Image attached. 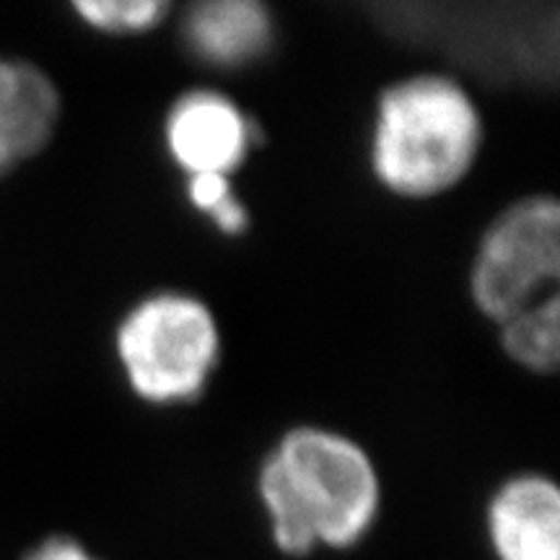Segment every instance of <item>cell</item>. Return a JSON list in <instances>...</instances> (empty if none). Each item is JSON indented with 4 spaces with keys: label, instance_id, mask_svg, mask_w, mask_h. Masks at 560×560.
Segmentation results:
<instances>
[{
    "label": "cell",
    "instance_id": "1",
    "mask_svg": "<svg viewBox=\"0 0 560 560\" xmlns=\"http://www.w3.org/2000/svg\"><path fill=\"white\" fill-rule=\"evenodd\" d=\"M257 495L276 548L289 558L350 550L382 511V480L359 441L322 425H296L265 454Z\"/></svg>",
    "mask_w": 560,
    "mask_h": 560
},
{
    "label": "cell",
    "instance_id": "2",
    "mask_svg": "<svg viewBox=\"0 0 560 560\" xmlns=\"http://www.w3.org/2000/svg\"><path fill=\"white\" fill-rule=\"evenodd\" d=\"M480 149V109L454 75L416 73L380 94L371 172L397 198L429 200L454 190Z\"/></svg>",
    "mask_w": 560,
    "mask_h": 560
},
{
    "label": "cell",
    "instance_id": "3",
    "mask_svg": "<svg viewBox=\"0 0 560 560\" xmlns=\"http://www.w3.org/2000/svg\"><path fill=\"white\" fill-rule=\"evenodd\" d=\"M115 353L140 400L159 408L190 405L206 395L219 369V322L192 293H151L117 325Z\"/></svg>",
    "mask_w": 560,
    "mask_h": 560
},
{
    "label": "cell",
    "instance_id": "4",
    "mask_svg": "<svg viewBox=\"0 0 560 560\" xmlns=\"http://www.w3.org/2000/svg\"><path fill=\"white\" fill-rule=\"evenodd\" d=\"M560 278V206L527 195L495 215L480 236L470 268V296L482 317L503 322L556 296Z\"/></svg>",
    "mask_w": 560,
    "mask_h": 560
},
{
    "label": "cell",
    "instance_id": "5",
    "mask_svg": "<svg viewBox=\"0 0 560 560\" xmlns=\"http://www.w3.org/2000/svg\"><path fill=\"white\" fill-rule=\"evenodd\" d=\"M257 125L231 96L213 89H195L172 102L164 120V145L187 177L223 174L231 177L257 145Z\"/></svg>",
    "mask_w": 560,
    "mask_h": 560
},
{
    "label": "cell",
    "instance_id": "6",
    "mask_svg": "<svg viewBox=\"0 0 560 560\" xmlns=\"http://www.w3.org/2000/svg\"><path fill=\"white\" fill-rule=\"evenodd\" d=\"M495 560H560V490L540 472L501 482L486 509Z\"/></svg>",
    "mask_w": 560,
    "mask_h": 560
},
{
    "label": "cell",
    "instance_id": "7",
    "mask_svg": "<svg viewBox=\"0 0 560 560\" xmlns=\"http://www.w3.org/2000/svg\"><path fill=\"white\" fill-rule=\"evenodd\" d=\"M179 37L187 55L213 70H242L276 45V19L260 0H202L185 11Z\"/></svg>",
    "mask_w": 560,
    "mask_h": 560
},
{
    "label": "cell",
    "instance_id": "8",
    "mask_svg": "<svg viewBox=\"0 0 560 560\" xmlns=\"http://www.w3.org/2000/svg\"><path fill=\"white\" fill-rule=\"evenodd\" d=\"M60 112V91L45 70L0 55V177L47 149Z\"/></svg>",
    "mask_w": 560,
    "mask_h": 560
},
{
    "label": "cell",
    "instance_id": "9",
    "mask_svg": "<svg viewBox=\"0 0 560 560\" xmlns=\"http://www.w3.org/2000/svg\"><path fill=\"white\" fill-rule=\"evenodd\" d=\"M501 348L516 366L532 374H556L560 363V299L556 296L529 306L503 322Z\"/></svg>",
    "mask_w": 560,
    "mask_h": 560
},
{
    "label": "cell",
    "instance_id": "10",
    "mask_svg": "<svg viewBox=\"0 0 560 560\" xmlns=\"http://www.w3.org/2000/svg\"><path fill=\"white\" fill-rule=\"evenodd\" d=\"M73 11L94 32L138 37L164 24L172 5L164 0H75Z\"/></svg>",
    "mask_w": 560,
    "mask_h": 560
},
{
    "label": "cell",
    "instance_id": "11",
    "mask_svg": "<svg viewBox=\"0 0 560 560\" xmlns=\"http://www.w3.org/2000/svg\"><path fill=\"white\" fill-rule=\"evenodd\" d=\"M190 206L213 221L223 236H242L249 229V210L234 195L231 177L223 174H192L185 182Z\"/></svg>",
    "mask_w": 560,
    "mask_h": 560
},
{
    "label": "cell",
    "instance_id": "12",
    "mask_svg": "<svg viewBox=\"0 0 560 560\" xmlns=\"http://www.w3.org/2000/svg\"><path fill=\"white\" fill-rule=\"evenodd\" d=\"M21 560H102L86 545L68 535H52L34 545Z\"/></svg>",
    "mask_w": 560,
    "mask_h": 560
}]
</instances>
